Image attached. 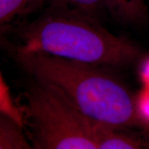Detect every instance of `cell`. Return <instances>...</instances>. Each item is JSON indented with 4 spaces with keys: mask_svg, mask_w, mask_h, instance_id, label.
I'll return each mask as SVG.
<instances>
[{
    "mask_svg": "<svg viewBox=\"0 0 149 149\" xmlns=\"http://www.w3.org/2000/svg\"><path fill=\"white\" fill-rule=\"evenodd\" d=\"M47 7L73 10L99 21L107 11L105 0H49Z\"/></svg>",
    "mask_w": 149,
    "mask_h": 149,
    "instance_id": "ba28073f",
    "label": "cell"
},
{
    "mask_svg": "<svg viewBox=\"0 0 149 149\" xmlns=\"http://www.w3.org/2000/svg\"><path fill=\"white\" fill-rule=\"evenodd\" d=\"M82 117L97 149H137L148 148L149 146L142 139L124 133L120 129Z\"/></svg>",
    "mask_w": 149,
    "mask_h": 149,
    "instance_id": "277c9868",
    "label": "cell"
},
{
    "mask_svg": "<svg viewBox=\"0 0 149 149\" xmlns=\"http://www.w3.org/2000/svg\"><path fill=\"white\" fill-rule=\"evenodd\" d=\"M1 114L13 119L24 126L23 116L19 107H17L11 99V96L4 81L1 75Z\"/></svg>",
    "mask_w": 149,
    "mask_h": 149,
    "instance_id": "9c48e42d",
    "label": "cell"
},
{
    "mask_svg": "<svg viewBox=\"0 0 149 149\" xmlns=\"http://www.w3.org/2000/svg\"><path fill=\"white\" fill-rule=\"evenodd\" d=\"M141 74L146 87L149 88V57L145 60L142 65Z\"/></svg>",
    "mask_w": 149,
    "mask_h": 149,
    "instance_id": "8fae6325",
    "label": "cell"
},
{
    "mask_svg": "<svg viewBox=\"0 0 149 149\" xmlns=\"http://www.w3.org/2000/svg\"><path fill=\"white\" fill-rule=\"evenodd\" d=\"M136 101L141 123L149 126V88L146 87L139 96L136 97Z\"/></svg>",
    "mask_w": 149,
    "mask_h": 149,
    "instance_id": "30bf717a",
    "label": "cell"
},
{
    "mask_svg": "<svg viewBox=\"0 0 149 149\" xmlns=\"http://www.w3.org/2000/svg\"><path fill=\"white\" fill-rule=\"evenodd\" d=\"M15 33L13 53H44L100 68H121L140 57V49L115 35L95 19L66 9L47 7L36 19L11 25Z\"/></svg>",
    "mask_w": 149,
    "mask_h": 149,
    "instance_id": "6da1fadb",
    "label": "cell"
},
{
    "mask_svg": "<svg viewBox=\"0 0 149 149\" xmlns=\"http://www.w3.org/2000/svg\"><path fill=\"white\" fill-rule=\"evenodd\" d=\"M14 56L31 78L86 118L120 130L142 124L136 97L100 67L44 53H14Z\"/></svg>",
    "mask_w": 149,
    "mask_h": 149,
    "instance_id": "7a4b0ae2",
    "label": "cell"
},
{
    "mask_svg": "<svg viewBox=\"0 0 149 149\" xmlns=\"http://www.w3.org/2000/svg\"><path fill=\"white\" fill-rule=\"evenodd\" d=\"M19 107L28 139L36 149H97L81 115L32 78Z\"/></svg>",
    "mask_w": 149,
    "mask_h": 149,
    "instance_id": "3957f363",
    "label": "cell"
},
{
    "mask_svg": "<svg viewBox=\"0 0 149 149\" xmlns=\"http://www.w3.org/2000/svg\"><path fill=\"white\" fill-rule=\"evenodd\" d=\"M107 11L113 18L126 23H140L148 17L143 0H105Z\"/></svg>",
    "mask_w": 149,
    "mask_h": 149,
    "instance_id": "8992f818",
    "label": "cell"
},
{
    "mask_svg": "<svg viewBox=\"0 0 149 149\" xmlns=\"http://www.w3.org/2000/svg\"><path fill=\"white\" fill-rule=\"evenodd\" d=\"M21 124L10 117H0V149L33 148L24 133Z\"/></svg>",
    "mask_w": 149,
    "mask_h": 149,
    "instance_id": "52a82bcc",
    "label": "cell"
},
{
    "mask_svg": "<svg viewBox=\"0 0 149 149\" xmlns=\"http://www.w3.org/2000/svg\"><path fill=\"white\" fill-rule=\"evenodd\" d=\"M49 0H0V24L6 29L17 19L37 12Z\"/></svg>",
    "mask_w": 149,
    "mask_h": 149,
    "instance_id": "5b68a950",
    "label": "cell"
}]
</instances>
